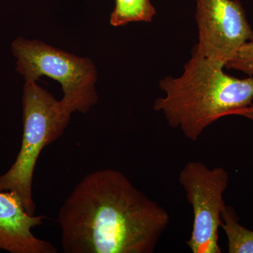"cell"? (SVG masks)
<instances>
[{"mask_svg":"<svg viewBox=\"0 0 253 253\" xmlns=\"http://www.w3.org/2000/svg\"><path fill=\"white\" fill-rule=\"evenodd\" d=\"M11 49L16 71L25 81L46 76L59 82L63 91L61 104L70 113H86L97 103V69L91 60L21 36L12 42Z\"/></svg>","mask_w":253,"mask_h":253,"instance_id":"4","label":"cell"},{"mask_svg":"<svg viewBox=\"0 0 253 253\" xmlns=\"http://www.w3.org/2000/svg\"><path fill=\"white\" fill-rule=\"evenodd\" d=\"M44 219L28 214L14 191H0V250L11 253H57L54 245L32 233Z\"/></svg>","mask_w":253,"mask_h":253,"instance_id":"7","label":"cell"},{"mask_svg":"<svg viewBox=\"0 0 253 253\" xmlns=\"http://www.w3.org/2000/svg\"><path fill=\"white\" fill-rule=\"evenodd\" d=\"M22 107L21 149L11 168L0 175V191L16 192L26 212L35 215L36 207L32 189L36 163L42 151L63 135L71 113L34 81L25 83Z\"/></svg>","mask_w":253,"mask_h":253,"instance_id":"3","label":"cell"},{"mask_svg":"<svg viewBox=\"0 0 253 253\" xmlns=\"http://www.w3.org/2000/svg\"><path fill=\"white\" fill-rule=\"evenodd\" d=\"M156 14L150 0H116L110 23L120 27L131 23H150Z\"/></svg>","mask_w":253,"mask_h":253,"instance_id":"9","label":"cell"},{"mask_svg":"<svg viewBox=\"0 0 253 253\" xmlns=\"http://www.w3.org/2000/svg\"><path fill=\"white\" fill-rule=\"evenodd\" d=\"M221 228L226 234L229 253H253V231L240 224L235 210L226 206L221 215Z\"/></svg>","mask_w":253,"mask_h":253,"instance_id":"8","label":"cell"},{"mask_svg":"<svg viewBox=\"0 0 253 253\" xmlns=\"http://www.w3.org/2000/svg\"><path fill=\"white\" fill-rule=\"evenodd\" d=\"M224 68L193 50L179 77L160 81L165 95L155 101V111L164 115L170 127L197 141L218 120L253 103V77H231Z\"/></svg>","mask_w":253,"mask_h":253,"instance_id":"2","label":"cell"},{"mask_svg":"<svg viewBox=\"0 0 253 253\" xmlns=\"http://www.w3.org/2000/svg\"><path fill=\"white\" fill-rule=\"evenodd\" d=\"M235 115L242 116V117L248 118V119L253 121V103L245 109L240 110Z\"/></svg>","mask_w":253,"mask_h":253,"instance_id":"11","label":"cell"},{"mask_svg":"<svg viewBox=\"0 0 253 253\" xmlns=\"http://www.w3.org/2000/svg\"><path fill=\"white\" fill-rule=\"evenodd\" d=\"M196 20L199 42L193 50L224 68L253 36L239 0H196Z\"/></svg>","mask_w":253,"mask_h":253,"instance_id":"6","label":"cell"},{"mask_svg":"<svg viewBox=\"0 0 253 253\" xmlns=\"http://www.w3.org/2000/svg\"><path fill=\"white\" fill-rule=\"evenodd\" d=\"M66 253H153L169 213L123 172L104 169L76 186L59 212Z\"/></svg>","mask_w":253,"mask_h":253,"instance_id":"1","label":"cell"},{"mask_svg":"<svg viewBox=\"0 0 253 253\" xmlns=\"http://www.w3.org/2000/svg\"><path fill=\"white\" fill-rule=\"evenodd\" d=\"M229 180L224 168L211 169L201 161L188 163L179 172V183L194 214L191 237L186 241L191 253H221L218 234L226 206L223 196Z\"/></svg>","mask_w":253,"mask_h":253,"instance_id":"5","label":"cell"},{"mask_svg":"<svg viewBox=\"0 0 253 253\" xmlns=\"http://www.w3.org/2000/svg\"><path fill=\"white\" fill-rule=\"evenodd\" d=\"M225 68L253 77V36L241 46L235 56L226 63Z\"/></svg>","mask_w":253,"mask_h":253,"instance_id":"10","label":"cell"}]
</instances>
